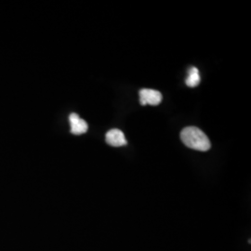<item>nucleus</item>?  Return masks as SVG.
Wrapping results in <instances>:
<instances>
[{
	"label": "nucleus",
	"mask_w": 251,
	"mask_h": 251,
	"mask_svg": "<svg viewBox=\"0 0 251 251\" xmlns=\"http://www.w3.org/2000/svg\"><path fill=\"white\" fill-rule=\"evenodd\" d=\"M162 101V94L157 90L143 89L140 90V102L142 105H158Z\"/></svg>",
	"instance_id": "obj_2"
},
{
	"label": "nucleus",
	"mask_w": 251,
	"mask_h": 251,
	"mask_svg": "<svg viewBox=\"0 0 251 251\" xmlns=\"http://www.w3.org/2000/svg\"><path fill=\"white\" fill-rule=\"evenodd\" d=\"M188 77L186 78L185 83L190 88H195L199 85L201 78L198 68L196 67H191L188 71Z\"/></svg>",
	"instance_id": "obj_5"
},
{
	"label": "nucleus",
	"mask_w": 251,
	"mask_h": 251,
	"mask_svg": "<svg viewBox=\"0 0 251 251\" xmlns=\"http://www.w3.org/2000/svg\"><path fill=\"white\" fill-rule=\"evenodd\" d=\"M69 122L71 125V133L75 135H81L88 131L89 126L85 120L79 117L77 114L73 113L69 116Z\"/></svg>",
	"instance_id": "obj_4"
},
{
	"label": "nucleus",
	"mask_w": 251,
	"mask_h": 251,
	"mask_svg": "<svg viewBox=\"0 0 251 251\" xmlns=\"http://www.w3.org/2000/svg\"><path fill=\"white\" fill-rule=\"evenodd\" d=\"M105 141L109 145L113 147H120L127 144L125 135L117 128H114L108 131L105 135Z\"/></svg>",
	"instance_id": "obj_3"
},
{
	"label": "nucleus",
	"mask_w": 251,
	"mask_h": 251,
	"mask_svg": "<svg viewBox=\"0 0 251 251\" xmlns=\"http://www.w3.org/2000/svg\"><path fill=\"white\" fill-rule=\"evenodd\" d=\"M182 143L191 149L206 152L210 149V141L200 128L197 126H187L180 132Z\"/></svg>",
	"instance_id": "obj_1"
}]
</instances>
